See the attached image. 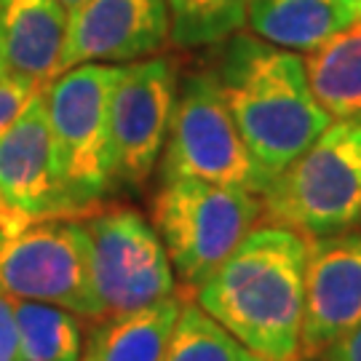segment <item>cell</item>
<instances>
[{
  "label": "cell",
  "mask_w": 361,
  "mask_h": 361,
  "mask_svg": "<svg viewBox=\"0 0 361 361\" xmlns=\"http://www.w3.org/2000/svg\"><path fill=\"white\" fill-rule=\"evenodd\" d=\"M361 324V233L308 241L300 359L316 361Z\"/></svg>",
  "instance_id": "obj_11"
},
{
  "label": "cell",
  "mask_w": 361,
  "mask_h": 361,
  "mask_svg": "<svg viewBox=\"0 0 361 361\" xmlns=\"http://www.w3.org/2000/svg\"><path fill=\"white\" fill-rule=\"evenodd\" d=\"M43 89H46L43 83L27 75H19V73H11V70H6L0 75V137L19 121V116Z\"/></svg>",
  "instance_id": "obj_20"
},
{
  "label": "cell",
  "mask_w": 361,
  "mask_h": 361,
  "mask_svg": "<svg viewBox=\"0 0 361 361\" xmlns=\"http://www.w3.org/2000/svg\"><path fill=\"white\" fill-rule=\"evenodd\" d=\"M0 292L13 300L59 305L86 319H102L91 286L83 222L62 217L11 233L0 231Z\"/></svg>",
  "instance_id": "obj_7"
},
{
  "label": "cell",
  "mask_w": 361,
  "mask_h": 361,
  "mask_svg": "<svg viewBox=\"0 0 361 361\" xmlns=\"http://www.w3.org/2000/svg\"><path fill=\"white\" fill-rule=\"evenodd\" d=\"M252 0H166L171 40L182 49L222 43L246 25Z\"/></svg>",
  "instance_id": "obj_19"
},
{
  "label": "cell",
  "mask_w": 361,
  "mask_h": 361,
  "mask_svg": "<svg viewBox=\"0 0 361 361\" xmlns=\"http://www.w3.org/2000/svg\"><path fill=\"white\" fill-rule=\"evenodd\" d=\"M3 73H6V67H3V62H0V75H3Z\"/></svg>",
  "instance_id": "obj_25"
},
{
  "label": "cell",
  "mask_w": 361,
  "mask_h": 361,
  "mask_svg": "<svg viewBox=\"0 0 361 361\" xmlns=\"http://www.w3.org/2000/svg\"><path fill=\"white\" fill-rule=\"evenodd\" d=\"M171 38L166 0H86L67 16L59 75L78 65H131Z\"/></svg>",
  "instance_id": "obj_12"
},
{
  "label": "cell",
  "mask_w": 361,
  "mask_h": 361,
  "mask_svg": "<svg viewBox=\"0 0 361 361\" xmlns=\"http://www.w3.org/2000/svg\"><path fill=\"white\" fill-rule=\"evenodd\" d=\"M340 6H343V11L348 13L350 22H356V19H361V0H337Z\"/></svg>",
  "instance_id": "obj_23"
},
{
  "label": "cell",
  "mask_w": 361,
  "mask_h": 361,
  "mask_svg": "<svg viewBox=\"0 0 361 361\" xmlns=\"http://www.w3.org/2000/svg\"><path fill=\"white\" fill-rule=\"evenodd\" d=\"M161 361H262L198 302H182Z\"/></svg>",
  "instance_id": "obj_18"
},
{
  "label": "cell",
  "mask_w": 361,
  "mask_h": 361,
  "mask_svg": "<svg viewBox=\"0 0 361 361\" xmlns=\"http://www.w3.org/2000/svg\"><path fill=\"white\" fill-rule=\"evenodd\" d=\"M262 217V201L228 185L174 177L153 201V228L166 249L174 276L190 289L207 281Z\"/></svg>",
  "instance_id": "obj_5"
},
{
  "label": "cell",
  "mask_w": 361,
  "mask_h": 361,
  "mask_svg": "<svg viewBox=\"0 0 361 361\" xmlns=\"http://www.w3.org/2000/svg\"><path fill=\"white\" fill-rule=\"evenodd\" d=\"M19 361H80L83 332L78 313L49 302L13 300Z\"/></svg>",
  "instance_id": "obj_17"
},
{
  "label": "cell",
  "mask_w": 361,
  "mask_h": 361,
  "mask_svg": "<svg viewBox=\"0 0 361 361\" xmlns=\"http://www.w3.org/2000/svg\"><path fill=\"white\" fill-rule=\"evenodd\" d=\"M297 361H305V359H297Z\"/></svg>",
  "instance_id": "obj_26"
},
{
  "label": "cell",
  "mask_w": 361,
  "mask_h": 361,
  "mask_svg": "<svg viewBox=\"0 0 361 361\" xmlns=\"http://www.w3.org/2000/svg\"><path fill=\"white\" fill-rule=\"evenodd\" d=\"M316 361H361V324Z\"/></svg>",
  "instance_id": "obj_22"
},
{
  "label": "cell",
  "mask_w": 361,
  "mask_h": 361,
  "mask_svg": "<svg viewBox=\"0 0 361 361\" xmlns=\"http://www.w3.org/2000/svg\"><path fill=\"white\" fill-rule=\"evenodd\" d=\"M212 75L249 150L273 177L332 123L310 91L305 62L257 35H231Z\"/></svg>",
  "instance_id": "obj_2"
},
{
  "label": "cell",
  "mask_w": 361,
  "mask_h": 361,
  "mask_svg": "<svg viewBox=\"0 0 361 361\" xmlns=\"http://www.w3.org/2000/svg\"><path fill=\"white\" fill-rule=\"evenodd\" d=\"M180 94L177 67L166 56L123 65L110 97V158L116 188H140L155 171Z\"/></svg>",
  "instance_id": "obj_9"
},
{
  "label": "cell",
  "mask_w": 361,
  "mask_h": 361,
  "mask_svg": "<svg viewBox=\"0 0 361 361\" xmlns=\"http://www.w3.org/2000/svg\"><path fill=\"white\" fill-rule=\"evenodd\" d=\"M262 214L300 235H332L361 222V121H332L276 174Z\"/></svg>",
  "instance_id": "obj_3"
},
{
  "label": "cell",
  "mask_w": 361,
  "mask_h": 361,
  "mask_svg": "<svg viewBox=\"0 0 361 361\" xmlns=\"http://www.w3.org/2000/svg\"><path fill=\"white\" fill-rule=\"evenodd\" d=\"M43 91L0 137V231L6 233L78 214L56 169Z\"/></svg>",
  "instance_id": "obj_10"
},
{
  "label": "cell",
  "mask_w": 361,
  "mask_h": 361,
  "mask_svg": "<svg viewBox=\"0 0 361 361\" xmlns=\"http://www.w3.org/2000/svg\"><path fill=\"white\" fill-rule=\"evenodd\" d=\"M67 11L59 0H0V62L49 86L59 75Z\"/></svg>",
  "instance_id": "obj_13"
},
{
  "label": "cell",
  "mask_w": 361,
  "mask_h": 361,
  "mask_svg": "<svg viewBox=\"0 0 361 361\" xmlns=\"http://www.w3.org/2000/svg\"><path fill=\"white\" fill-rule=\"evenodd\" d=\"M308 241L271 222L246 233L195 289V302L262 361H297L305 308Z\"/></svg>",
  "instance_id": "obj_1"
},
{
  "label": "cell",
  "mask_w": 361,
  "mask_h": 361,
  "mask_svg": "<svg viewBox=\"0 0 361 361\" xmlns=\"http://www.w3.org/2000/svg\"><path fill=\"white\" fill-rule=\"evenodd\" d=\"M83 3H86V0H59V6H62V8L67 11V16L75 11V8H80Z\"/></svg>",
  "instance_id": "obj_24"
},
{
  "label": "cell",
  "mask_w": 361,
  "mask_h": 361,
  "mask_svg": "<svg viewBox=\"0 0 361 361\" xmlns=\"http://www.w3.org/2000/svg\"><path fill=\"white\" fill-rule=\"evenodd\" d=\"M123 65H78L46 86L56 169L73 207L91 212L116 190L110 158V97Z\"/></svg>",
  "instance_id": "obj_4"
},
{
  "label": "cell",
  "mask_w": 361,
  "mask_h": 361,
  "mask_svg": "<svg viewBox=\"0 0 361 361\" xmlns=\"http://www.w3.org/2000/svg\"><path fill=\"white\" fill-rule=\"evenodd\" d=\"M0 361H19V332L13 297L0 292Z\"/></svg>",
  "instance_id": "obj_21"
},
{
  "label": "cell",
  "mask_w": 361,
  "mask_h": 361,
  "mask_svg": "<svg viewBox=\"0 0 361 361\" xmlns=\"http://www.w3.org/2000/svg\"><path fill=\"white\" fill-rule=\"evenodd\" d=\"M182 302L166 297L123 316H104L91 332L80 361H161Z\"/></svg>",
  "instance_id": "obj_15"
},
{
  "label": "cell",
  "mask_w": 361,
  "mask_h": 361,
  "mask_svg": "<svg viewBox=\"0 0 361 361\" xmlns=\"http://www.w3.org/2000/svg\"><path fill=\"white\" fill-rule=\"evenodd\" d=\"M89 235L91 286L104 316H123L174 297V268L153 225L131 209L91 214Z\"/></svg>",
  "instance_id": "obj_8"
},
{
  "label": "cell",
  "mask_w": 361,
  "mask_h": 361,
  "mask_svg": "<svg viewBox=\"0 0 361 361\" xmlns=\"http://www.w3.org/2000/svg\"><path fill=\"white\" fill-rule=\"evenodd\" d=\"M161 177H193L255 195L271 188L273 174L249 150L212 70L193 73L180 83L161 155Z\"/></svg>",
  "instance_id": "obj_6"
},
{
  "label": "cell",
  "mask_w": 361,
  "mask_h": 361,
  "mask_svg": "<svg viewBox=\"0 0 361 361\" xmlns=\"http://www.w3.org/2000/svg\"><path fill=\"white\" fill-rule=\"evenodd\" d=\"M310 91L332 121H361V19L305 59Z\"/></svg>",
  "instance_id": "obj_16"
},
{
  "label": "cell",
  "mask_w": 361,
  "mask_h": 361,
  "mask_svg": "<svg viewBox=\"0 0 361 361\" xmlns=\"http://www.w3.org/2000/svg\"><path fill=\"white\" fill-rule=\"evenodd\" d=\"M246 22L265 43L286 51H316L350 25L337 0H252Z\"/></svg>",
  "instance_id": "obj_14"
}]
</instances>
